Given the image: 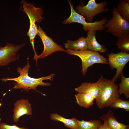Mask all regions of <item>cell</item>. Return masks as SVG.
Returning a JSON list of instances; mask_svg holds the SVG:
<instances>
[{
  "label": "cell",
  "instance_id": "obj_1",
  "mask_svg": "<svg viewBox=\"0 0 129 129\" xmlns=\"http://www.w3.org/2000/svg\"><path fill=\"white\" fill-rule=\"evenodd\" d=\"M27 58V65L22 68L19 67L17 69V72L20 74L19 76L15 78L7 77L5 78H2L1 80L3 82H6L8 81H14L16 82L14 83V86L12 88L15 89H23L27 91H28L30 89L35 90L43 96L45 95L43 94L37 90L36 87L39 86H50L51 83L49 82H44L43 80L48 79L51 80V78L55 75L54 73L50 74L47 76H43L39 78H34L30 77L28 75L29 70L30 68V65Z\"/></svg>",
  "mask_w": 129,
  "mask_h": 129
},
{
  "label": "cell",
  "instance_id": "obj_2",
  "mask_svg": "<svg viewBox=\"0 0 129 129\" xmlns=\"http://www.w3.org/2000/svg\"><path fill=\"white\" fill-rule=\"evenodd\" d=\"M97 82L99 88L98 96L96 99L97 105L100 109L110 107L119 97L118 86L111 80L102 76Z\"/></svg>",
  "mask_w": 129,
  "mask_h": 129
},
{
  "label": "cell",
  "instance_id": "obj_3",
  "mask_svg": "<svg viewBox=\"0 0 129 129\" xmlns=\"http://www.w3.org/2000/svg\"><path fill=\"white\" fill-rule=\"evenodd\" d=\"M21 3L23 5L22 11L27 14L30 21L29 29L26 34L29 37L30 43L35 54L36 53L34 48V41L36 36L38 35V27L35 23L36 22H40L43 19L42 16L43 11L42 8L36 7L32 3H28L24 0H22Z\"/></svg>",
  "mask_w": 129,
  "mask_h": 129
},
{
  "label": "cell",
  "instance_id": "obj_4",
  "mask_svg": "<svg viewBox=\"0 0 129 129\" xmlns=\"http://www.w3.org/2000/svg\"><path fill=\"white\" fill-rule=\"evenodd\" d=\"M65 52L69 54L77 56L81 59L82 62L81 72L84 75H86L88 68L95 64H108V59L98 52L88 49L79 51L67 49Z\"/></svg>",
  "mask_w": 129,
  "mask_h": 129
},
{
  "label": "cell",
  "instance_id": "obj_5",
  "mask_svg": "<svg viewBox=\"0 0 129 129\" xmlns=\"http://www.w3.org/2000/svg\"><path fill=\"white\" fill-rule=\"evenodd\" d=\"M113 16L104 25L108 29L105 32L111 33L118 38L129 35V22L123 19L114 6Z\"/></svg>",
  "mask_w": 129,
  "mask_h": 129
},
{
  "label": "cell",
  "instance_id": "obj_6",
  "mask_svg": "<svg viewBox=\"0 0 129 129\" xmlns=\"http://www.w3.org/2000/svg\"><path fill=\"white\" fill-rule=\"evenodd\" d=\"M68 2L71 8V14L68 18L62 22L63 24H67L73 22L80 23L83 25V30L86 31L93 30L101 31L105 29L104 25L107 21V17L98 21L92 22H86L85 17L75 11L71 1L68 0Z\"/></svg>",
  "mask_w": 129,
  "mask_h": 129
},
{
  "label": "cell",
  "instance_id": "obj_7",
  "mask_svg": "<svg viewBox=\"0 0 129 129\" xmlns=\"http://www.w3.org/2000/svg\"><path fill=\"white\" fill-rule=\"evenodd\" d=\"M107 4L105 1L97 3L95 0H89L86 5H79L75 8L77 12L86 17L88 22H92L93 17L98 14L109 11L108 8L104 9Z\"/></svg>",
  "mask_w": 129,
  "mask_h": 129
},
{
  "label": "cell",
  "instance_id": "obj_8",
  "mask_svg": "<svg viewBox=\"0 0 129 129\" xmlns=\"http://www.w3.org/2000/svg\"><path fill=\"white\" fill-rule=\"evenodd\" d=\"M108 63L112 69L115 68L116 73L111 81L115 82L123 72V69L129 61V54L122 52L115 54L111 52L108 55Z\"/></svg>",
  "mask_w": 129,
  "mask_h": 129
},
{
  "label": "cell",
  "instance_id": "obj_9",
  "mask_svg": "<svg viewBox=\"0 0 129 129\" xmlns=\"http://www.w3.org/2000/svg\"><path fill=\"white\" fill-rule=\"evenodd\" d=\"M25 44V43L18 45L7 43L5 47H0V67L18 60L19 55L17 53Z\"/></svg>",
  "mask_w": 129,
  "mask_h": 129
},
{
  "label": "cell",
  "instance_id": "obj_10",
  "mask_svg": "<svg viewBox=\"0 0 129 129\" xmlns=\"http://www.w3.org/2000/svg\"><path fill=\"white\" fill-rule=\"evenodd\" d=\"M38 35L41 38L43 44L44 50L42 53L38 55L36 61L37 65V61L39 59L43 58L52 55V53L58 51H65L62 47L54 42L53 39L48 36L38 24Z\"/></svg>",
  "mask_w": 129,
  "mask_h": 129
},
{
  "label": "cell",
  "instance_id": "obj_11",
  "mask_svg": "<svg viewBox=\"0 0 129 129\" xmlns=\"http://www.w3.org/2000/svg\"><path fill=\"white\" fill-rule=\"evenodd\" d=\"M13 112V120L17 122L22 116L32 114L31 104L28 99H22L18 100L14 103Z\"/></svg>",
  "mask_w": 129,
  "mask_h": 129
},
{
  "label": "cell",
  "instance_id": "obj_12",
  "mask_svg": "<svg viewBox=\"0 0 129 129\" xmlns=\"http://www.w3.org/2000/svg\"><path fill=\"white\" fill-rule=\"evenodd\" d=\"M96 31L93 30L87 32V36L85 38L88 49L95 52L104 53L107 51V48L97 41L96 37Z\"/></svg>",
  "mask_w": 129,
  "mask_h": 129
},
{
  "label": "cell",
  "instance_id": "obj_13",
  "mask_svg": "<svg viewBox=\"0 0 129 129\" xmlns=\"http://www.w3.org/2000/svg\"><path fill=\"white\" fill-rule=\"evenodd\" d=\"M99 119L106 123L111 129H128L129 125L121 123L117 121L114 113L110 110L107 113L102 115Z\"/></svg>",
  "mask_w": 129,
  "mask_h": 129
},
{
  "label": "cell",
  "instance_id": "obj_14",
  "mask_svg": "<svg viewBox=\"0 0 129 129\" xmlns=\"http://www.w3.org/2000/svg\"><path fill=\"white\" fill-rule=\"evenodd\" d=\"M75 90L78 93L91 94L96 99L98 96L99 88L97 82H83L79 86L75 88Z\"/></svg>",
  "mask_w": 129,
  "mask_h": 129
},
{
  "label": "cell",
  "instance_id": "obj_15",
  "mask_svg": "<svg viewBox=\"0 0 129 129\" xmlns=\"http://www.w3.org/2000/svg\"><path fill=\"white\" fill-rule=\"evenodd\" d=\"M50 118L53 120L62 122L65 127L70 129H80L78 120L76 118L67 119L57 113H54L51 114Z\"/></svg>",
  "mask_w": 129,
  "mask_h": 129
},
{
  "label": "cell",
  "instance_id": "obj_16",
  "mask_svg": "<svg viewBox=\"0 0 129 129\" xmlns=\"http://www.w3.org/2000/svg\"><path fill=\"white\" fill-rule=\"evenodd\" d=\"M76 103L81 107L88 108L92 106L95 98L89 93H78L75 95Z\"/></svg>",
  "mask_w": 129,
  "mask_h": 129
},
{
  "label": "cell",
  "instance_id": "obj_17",
  "mask_svg": "<svg viewBox=\"0 0 129 129\" xmlns=\"http://www.w3.org/2000/svg\"><path fill=\"white\" fill-rule=\"evenodd\" d=\"M65 48L75 51H82L88 49L85 38L83 37L75 41L68 40L64 44Z\"/></svg>",
  "mask_w": 129,
  "mask_h": 129
},
{
  "label": "cell",
  "instance_id": "obj_18",
  "mask_svg": "<svg viewBox=\"0 0 129 129\" xmlns=\"http://www.w3.org/2000/svg\"><path fill=\"white\" fill-rule=\"evenodd\" d=\"M116 10L124 19L129 22V0H120Z\"/></svg>",
  "mask_w": 129,
  "mask_h": 129
},
{
  "label": "cell",
  "instance_id": "obj_19",
  "mask_svg": "<svg viewBox=\"0 0 129 129\" xmlns=\"http://www.w3.org/2000/svg\"><path fill=\"white\" fill-rule=\"evenodd\" d=\"M80 129H97L102 123L100 120H91L86 121L77 120Z\"/></svg>",
  "mask_w": 129,
  "mask_h": 129
},
{
  "label": "cell",
  "instance_id": "obj_20",
  "mask_svg": "<svg viewBox=\"0 0 129 129\" xmlns=\"http://www.w3.org/2000/svg\"><path fill=\"white\" fill-rule=\"evenodd\" d=\"M121 81L119 84V87L118 90L119 95L124 94L127 98H129V77L124 76L123 72L120 77Z\"/></svg>",
  "mask_w": 129,
  "mask_h": 129
},
{
  "label": "cell",
  "instance_id": "obj_21",
  "mask_svg": "<svg viewBox=\"0 0 129 129\" xmlns=\"http://www.w3.org/2000/svg\"><path fill=\"white\" fill-rule=\"evenodd\" d=\"M116 44L121 52L129 53V35L118 38Z\"/></svg>",
  "mask_w": 129,
  "mask_h": 129
},
{
  "label": "cell",
  "instance_id": "obj_22",
  "mask_svg": "<svg viewBox=\"0 0 129 129\" xmlns=\"http://www.w3.org/2000/svg\"><path fill=\"white\" fill-rule=\"evenodd\" d=\"M110 107L113 108H121L129 111V101L123 100L119 97L116 99Z\"/></svg>",
  "mask_w": 129,
  "mask_h": 129
},
{
  "label": "cell",
  "instance_id": "obj_23",
  "mask_svg": "<svg viewBox=\"0 0 129 129\" xmlns=\"http://www.w3.org/2000/svg\"><path fill=\"white\" fill-rule=\"evenodd\" d=\"M0 129H29L27 128L20 127L15 125H10L4 122L0 123Z\"/></svg>",
  "mask_w": 129,
  "mask_h": 129
},
{
  "label": "cell",
  "instance_id": "obj_24",
  "mask_svg": "<svg viewBox=\"0 0 129 129\" xmlns=\"http://www.w3.org/2000/svg\"><path fill=\"white\" fill-rule=\"evenodd\" d=\"M97 129H111L105 122L101 124Z\"/></svg>",
  "mask_w": 129,
  "mask_h": 129
},
{
  "label": "cell",
  "instance_id": "obj_25",
  "mask_svg": "<svg viewBox=\"0 0 129 129\" xmlns=\"http://www.w3.org/2000/svg\"><path fill=\"white\" fill-rule=\"evenodd\" d=\"M128 129H129V128Z\"/></svg>",
  "mask_w": 129,
  "mask_h": 129
}]
</instances>
